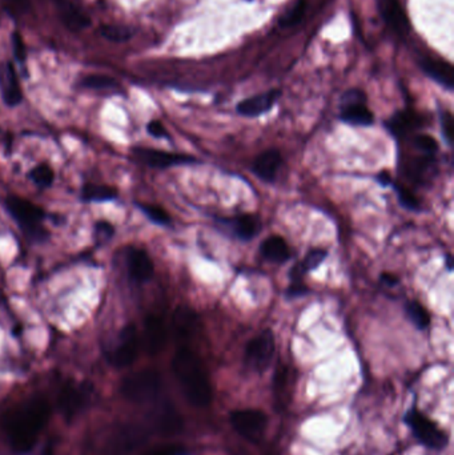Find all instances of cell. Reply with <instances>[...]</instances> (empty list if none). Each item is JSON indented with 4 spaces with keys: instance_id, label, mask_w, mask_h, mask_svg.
Masks as SVG:
<instances>
[{
    "instance_id": "obj_24",
    "label": "cell",
    "mask_w": 454,
    "mask_h": 455,
    "mask_svg": "<svg viewBox=\"0 0 454 455\" xmlns=\"http://www.w3.org/2000/svg\"><path fill=\"white\" fill-rule=\"evenodd\" d=\"M100 33L107 40L115 43H124L132 38V30L130 27L121 24H106L100 27Z\"/></svg>"
},
{
    "instance_id": "obj_35",
    "label": "cell",
    "mask_w": 454,
    "mask_h": 455,
    "mask_svg": "<svg viewBox=\"0 0 454 455\" xmlns=\"http://www.w3.org/2000/svg\"><path fill=\"white\" fill-rule=\"evenodd\" d=\"M12 40V50H13V55L16 57V60H19L21 63L26 62L27 57V52H26V45L23 42V38L19 33H13L11 36Z\"/></svg>"
},
{
    "instance_id": "obj_36",
    "label": "cell",
    "mask_w": 454,
    "mask_h": 455,
    "mask_svg": "<svg viewBox=\"0 0 454 455\" xmlns=\"http://www.w3.org/2000/svg\"><path fill=\"white\" fill-rule=\"evenodd\" d=\"M147 130H148L150 135H152V136L156 137V139H167V137H170V135H168V132L165 130V127L162 125L159 120H152V121H150L148 125H147Z\"/></svg>"
},
{
    "instance_id": "obj_31",
    "label": "cell",
    "mask_w": 454,
    "mask_h": 455,
    "mask_svg": "<svg viewBox=\"0 0 454 455\" xmlns=\"http://www.w3.org/2000/svg\"><path fill=\"white\" fill-rule=\"evenodd\" d=\"M304 12H305V3L303 0H299L296 3V6H293L292 9L280 19V26L282 27H292L294 24H297L303 19Z\"/></svg>"
},
{
    "instance_id": "obj_33",
    "label": "cell",
    "mask_w": 454,
    "mask_h": 455,
    "mask_svg": "<svg viewBox=\"0 0 454 455\" xmlns=\"http://www.w3.org/2000/svg\"><path fill=\"white\" fill-rule=\"evenodd\" d=\"M414 145L419 151L425 155H434L438 151V144L436 139H433L429 135H419L414 137Z\"/></svg>"
},
{
    "instance_id": "obj_12",
    "label": "cell",
    "mask_w": 454,
    "mask_h": 455,
    "mask_svg": "<svg viewBox=\"0 0 454 455\" xmlns=\"http://www.w3.org/2000/svg\"><path fill=\"white\" fill-rule=\"evenodd\" d=\"M0 92L9 107H16L23 100V92L15 68L10 62L0 65Z\"/></svg>"
},
{
    "instance_id": "obj_3",
    "label": "cell",
    "mask_w": 454,
    "mask_h": 455,
    "mask_svg": "<svg viewBox=\"0 0 454 455\" xmlns=\"http://www.w3.org/2000/svg\"><path fill=\"white\" fill-rule=\"evenodd\" d=\"M160 374L155 370H143L128 376L121 383V394L132 402H148L157 398L162 391Z\"/></svg>"
},
{
    "instance_id": "obj_39",
    "label": "cell",
    "mask_w": 454,
    "mask_h": 455,
    "mask_svg": "<svg viewBox=\"0 0 454 455\" xmlns=\"http://www.w3.org/2000/svg\"><path fill=\"white\" fill-rule=\"evenodd\" d=\"M376 179H377V181H379L380 184L382 185V186H389V185L393 184L390 174H388V172H385V171H384V172H380Z\"/></svg>"
},
{
    "instance_id": "obj_5",
    "label": "cell",
    "mask_w": 454,
    "mask_h": 455,
    "mask_svg": "<svg viewBox=\"0 0 454 455\" xmlns=\"http://www.w3.org/2000/svg\"><path fill=\"white\" fill-rule=\"evenodd\" d=\"M275 336L270 330H264L252 338L245 349V364L255 371H265L275 356Z\"/></svg>"
},
{
    "instance_id": "obj_30",
    "label": "cell",
    "mask_w": 454,
    "mask_h": 455,
    "mask_svg": "<svg viewBox=\"0 0 454 455\" xmlns=\"http://www.w3.org/2000/svg\"><path fill=\"white\" fill-rule=\"evenodd\" d=\"M394 191L397 193V198L400 201L401 206H404L405 209L409 210H419L420 209V201L416 196L411 193L408 188L402 186V185L394 184Z\"/></svg>"
},
{
    "instance_id": "obj_42",
    "label": "cell",
    "mask_w": 454,
    "mask_h": 455,
    "mask_svg": "<svg viewBox=\"0 0 454 455\" xmlns=\"http://www.w3.org/2000/svg\"><path fill=\"white\" fill-rule=\"evenodd\" d=\"M446 269L449 271L453 269V260L450 256H446Z\"/></svg>"
},
{
    "instance_id": "obj_37",
    "label": "cell",
    "mask_w": 454,
    "mask_h": 455,
    "mask_svg": "<svg viewBox=\"0 0 454 455\" xmlns=\"http://www.w3.org/2000/svg\"><path fill=\"white\" fill-rule=\"evenodd\" d=\"M309 293V289L306 288V285H304L303 281H292L291 286L287 289V298H297V297H301V296H305Z\"/></svg>"
},
{
    "instance_id": "obj_10",
    "label": "cell",
    "mask_w": 454,
    "mask_h": 455,
    "mask_svg": "<svg viewBox=\"0 0 454 455\" xmlns=\"http://www.w3.org/2000/svg\"><path fill=\"white\" fill-rule=\"evenodd\" d=\"M282 96L280 89H270L265 94H260L256 96L245 99L240 101L236 107L238 115L245 118H258L260 115H264L273 108V106L277 103V100Z\"/></svg>"
},
{
    "instance_id": "obj_11",
    "label": "cell",
    "mask_w": 454,
    "mask_h": 455,
    "mask_svg": "<svg viewBox=\"0 0 454 455\" xmlns=\"http://www.w3.org/2000/svg\"><path fill=\"white\" fill-rule=\"evenodd\" d=\"M127 269L131 279L139 283L150 281L155 273L153 261L150 254L145 250L135 247L127 250Z\"/></svg>"
},
{
    "instance_id": "obj_14",
    "label": "cell",
    "mask_w": 454,
    "mask_h": 455,
    "mask_svg": "<svg viewBox=\"0 0 454 455\" xmlns=\"http://www.w3.org/2000/svg\"><path fill=\"white\" fill-rule=\"evenodd\" d=\"M144 341L147 352L151 356H156L165 347L167 330L162 318L157 315H148L144 321Z\"/></svg>"
},
{
    "instance_id": "obj_20",
    "label": "cell",
    "mask_w": 454,
    "mask_h": 455,
    "mask_svg": "<svg viewBox=\"0 0 454 455\" xmlns=\"http://www.w3.org/2000/svg\"><path fill=\"white\" fill-rule=\"evenodd\" d=\"M59 10H60V18L65 23V27L70 28L71 31H80L91 24V21L86 13H83L67 0L59 1Z\"/></svg>"
},
{
    "instance_id": "obj_27",
    "label": "cell",
    "mask_w": 454,
    "mask_h": 455,
    "mask_svg": "<svg viewBox=\"0 0 454 455\" xmlns=\"http://www.w3.org/2000/svg\"><path fill=\"white\" fill-rule=\"evenodd\" d=\"M328 256V252L325 249H312L305 257L301 262H299V268L300 271H303L304 276L309 271L317 269Z\"/></svg>"
},
{
    "instance_id": "obj_34",
    "label": "cell",
    "mask_w": 454,
    "mask_h": 455,
    "mask_svg": "<svg viewBox=\"0 0 454 455\" xmlns=\"http://www.w3.org/2000/svg\"><path fill=\"white\" fill-rule=\"evenodd\" d=\"M145 455H187V450L180 444H162L152 449Z\"/></svg>"
},
{
    "instance_id": "obj_7",
    "label": "cell",
    "mask_w": 454,
    "mask_h": 455,
    "mask_svg": "<svg viewBox=\"0 0 454 455\" xmlns=\"http://www.w3.org/2000/svg\"><path fill=\"white\" fill-rule=\"evenodd\" d=\"M231 423L241 437L250 442H259L267 430L268 418L258 409H243L231 414Z\"/></svg>"
},
{
    "instance_id": "obj_32",
    "label": "cell",
    "mask_w": 454,
    "mask_h": 455,
    "mask_svg": "<svg viewBox=\"0 0 454 455\" xmlns=\"http://www.w3.org/2000/svg\"><path fill=\"white\" fill-rule=\"evenodd\" d=\"M440 124L443 130V137L448 145H453L454 141V119L453 115L448 111H441L440 113Z\"/></svg>"
},
{
    "instance_id": "obj_29",
    "label": "cell",
    "mask_w": 454,
    "mask_h": 455,
    "mask_svg": "<svg viewBox=\"0 0 454 455\" xmlns=\"http://www.w3.org/2000/svg\"><path fill=\"white\" fill-rule=\"evenodd\" d=\"M83 86L91 89H109L118 86V82L107 75H89L83 79Z\"/></svg>"
},
{
    "instance_id": "obj_25",
    "label": "cell",
    "mask_w": 454,
    "mask_h": 455,
    "mask_svg": "<svg viewBox=\"0 0 454 455\" xmlns=\"http://www.w3.org/2000/svg\"><path fill=\"white\" fill-rule=\"evenodd\" d=\"M175 326L179 329L180 333H189L192 327H195L197 315L194 310L187 306H180L175 312Z\"/></svg>"
},
{
    "instance_id": "obj_6",
    "label": "cell",
    "mask_w": 454,
    "mask_h": 455,
    "mask_svg": "<svg viewBox=\"0 0 454 455\" xmlns=\"http://www.w3.org/2000/svg\"><path fill=\"white\" fill-rule=\"evenodd\" d=\"M405 421L409 425L411 432L417 437V439L425 446L434 449V450H440V449L445 447L446 441H448L446 435L425 414H422L421 412H419L416 409H411L406 414Z\"/></svg>"
},
{
    "instance_id": "obj_22",
    "label": "cell",
    "mask_w": 454,
    "mask_h": 455,
    "mask_svg": "<svg viewBox=\"0 0 454 455\" xmlns=\"http://www.w3.org/2000/svg\"><path fill=\"white\" fill-rule=\"evenodd\" d=\"M82 196L87 201H111L118 197V189L111 185L87 184Z\"/></svg>"
},
{
    "instance_id": "obj_9",
    "label": "cell",
    "mask_w": 454,
    "mask_h": 455,
    "mask_svg": "<svg viewBox=\"0 0 454 455\" xmlns=\"http://www.w3.org/2000/svg\"><path fill=\"white\" fill-rule=\"evenodd\" d=\"M132 155L140 162L152 168L157 169H165L172 167H180V165H188V164L196 163L195 157L183 155V153H172V152L160 151L153 148H144V147H136L132 148Z\"/></svg>"
},
{
    "instance_id": "obj_17",
    "label": "cell",
    "mask_w": 454,
    "mask_h": 455,
    "mask_svg": "<svg viewBox=\"0 0 454 455\" xmlns=\"http://www.w3.org/2000/svg\"><path fill=\"white\" fill-rule=\"evenodd\" d=\"M88 401V391L80 386H67L60 393L59 405L67 417H72L80 412Z\"/></svg>"
},
{
    "instance_id": "obj_19",
    "label": "cell",
    "mask_w": 454,
    "mask_h": 455,
    "mask_svg": "<svg viewBox=\"0 0 454 455\" xmlns=\"http://www.w3.org/2000/svg\"><path fill=\"white\" fill-rule=\"evenodd\" d=\"M340 119L350 125L369 127L373 124L375 116L365 103H350L341 106Z\"/></svg>"
},
{
    "instance_id": "obj_18",
    "label": "cell",
    "mask_w": 454,
    "mask_h": 455,
    "mask_svg": "<svg viewBox=\"0 0 454 455\" xmlns=\"http://www.w3.org/2000/svg\"><path fill=\"white\" fill-rule=\"evenodd\" d=\"M260 253L265 260L284 264L291 259V249L282 236H270L260 245Z\"/></svg>"
},
{
    "instance_id": "obj_4",
    "label": "cell",
    "mask_w": 454,
    "mask_h": 455,
    "mask_svg": "<svg viewBox=\"0 0 454 455\" xmlns=\"http://www.w3.org/2000/svg\"><path fill=\"white\" fill-rule=\"evenodd\" d=\"M4 206L26 233H31L35 236L39 230H42L45 212L40 206L19 196H9L4 200Z\"/></svg>"
},
{
    "instance_id": "obj_13",
    "label": "cell",
    "mask_w": 454,
    "mask_h": 455,
    "mask_svg": "<svg viewBox=\"0 0 454 455\" xmlns=\"http://www.w3.org/2000/svg\"><path fill=\"white\" fill-rule=\"evenodd\" d=\"M282 153L277 150L261 152L252 164V172L265 183H273L282 168Z\"/></svg>"
},
{
    "instance_id": "obj_23",
    "label": "cell",
    "mask_w": 454,
    "mask_h": 455,
    "mask_svg": "<svg viewBox=\"0 0 454 455\" xmlns=\"http://www.w3.org/2000/svg\"><path fill=\"white\" fill-rule=\"evenodd\" d=\"M405 312L409 317L411 324L420 330L426 329L431 324V315L428 313V310L417 301H408L405 305Z\"/></svg>"
},
{
    "instance_id": "obj_15",
    "label": "cell",
    "mask_w": 454,
    "mask_h": 455,
    "mask_svg": "<svg viewBox=\"0 0 454 455\" xmlns=\"http://www.w3.org/2000/svg\"><path fill=\"white\" fill-rule=\"evenodd\" d=\"M223 223L229 228V230L235 237L243 241H249L256 237L261 229V221L259 217L253 215H240L233 218L224 220Z\"/></svg>"
},
{
    "instance_id": "obj_40",
    "label": "cell",
    "mask_w": 454,
    "mask_h": 455,
    "mask_svg": "<svg viewBox=\"0 0 454 455\" xmlns=\"http://www.w3.org/2000/svg\"><path fill=\"white\" fill-rule=\"evenodd\" d=\"M381 281L387 283V285L393 286V285H396V283L399 282V280H397V277H394V276L390 274V273H382V274H381Z\"/></svg>"
},
{
    "instance_id": "obj_38",
    "label": "cell",
    "mask_w": 454,
    "mask_h": 455,
    "mask_svg": "<svg viewBox=\"0 0 454 455\" xmlns=\"http://www.w3.org/2000/svg\"><path fill=\"white\" fill-rule=\"evenodd\" d=\"M96 229L100 233L103 232L104 236H107V237H109L114 233V227L107 221H99L98 224H96Z\"/></svg>"
},
{
    "instance_id": "obj_28",
    "label": "cell",
    "mask_w": 454,
    "mask_h": 455,
    "mask_svg": "<svg viewBox=\"0 0 454 455\" xmlns=\"http://www.w3.org/2000/svg\"><path fill=\"white\" fill-rule=\"evenodd\" d=\"M30 177L35 184L39 185L42 188H47V186H51L54 183L55 174L50 165L40 164V165L35 167L30 172Z\"/></svg>"
},
{
    "instance_id": "obj_1",
    "label": "cell",
    "mask_w": 454,
    "mask_h": 455,
    "mask_svg": "<svg viewBox=\"0 0 454 455\" xmlns=\"http://www.w3.org/2000/svg\"><path fill=\"white\" fill-rule=\"evenodd\" d=\"M173 374L188 401L196 408H206L212 401V389L206 368L195 353L182 347L172 359Z\"/></svg>"
},
{
    "instance_id": "obj_16",
    "label": "cell",
    "mask_w": 454,
    "mask_h": 455,
    "mask_svg": "<svg viewBox=\"0 0 454 455\" xmlns=\"http://www.w3.org/2000/svg\"><path fill=\"white\" fill-rule=\"evenodd\" d=\"M422 71L441 84L443 87L452 91L454 87V71L452 65L445 63L443 60H436V59H422L421 60Z\"/></svg>"
},
{
    "instance_id": "obj_26",
    "label": "cell",
    "mask_w": 454,
    "mask_h": 455,
    "mask_svg": "<svg viewBox=\"0 0 454 455\" xmlns=\"http://www.w3.org/2000/svg\"><path fill=\"white\" fill-rule=\"evenodd\" d=\"M138 206L141 212L151 220L152 223L162 225V227H167L171 224V216L162 206H153V204H138Z\"/></svg>"
},
{
    "instance_id": "obj_8",
    "label": "cell",
    "mask_w": 454,
    "mask_h": 455,
    "mask_svg": "<svg viewBox=\"0 0 454 455\" xmlns=\"http://www.w3.org/2000/svg\"><path fill=\"white\" fill-rule=\"evenodd\" d=\"M139 354V337L136 327L130 324L121 329L118 345L109 356V362L118 369L128 368Z\"/></svg>"
},
{
    "instance_id": "obj_41",
    "label": "cell",
    "mask_w": 454,
    "mask_h": 455,
    "mask_svg": "<svg viewBox=\"0 0 454 455\" xmlns=\"http://www.w3.org/2000/svg\"><path fill=\"white\" fill-rule=\"evenodd\" d=\"M11 1L16 7H19L21 10H24V11H27L31 7L30 0H11Z\"/></svg>"
},
{
    "instance_id": "obj_21",
    "label": "cell",
    "mask_w": 454,
    "mask_h": 455,
    "mask_svg": "<svg viewBox=\"0 0 454 455\" xmlns=\"http://www.w3.org/2000/svg\"><path fill=\"white\" fill-rule=\"evenodd\" d=\"M385 125H387V128L393 136L404 137L406 133H409L411 130H414L419 125V123L411 115L399 112L393 118L387 120Z\"/></svg>"
},
{
    "instance_id": "obj_2",
    "label": "cell",
    "mask_w": 454,
    "mask_h": 455,
    "mask_svg": "<svg viewBox=\"0 0 454 455\" xmlns=\"http://www.w3.org/2000/svg\"><path fill=\"white\" fill-rule=\"evenodd\" d=\"M50 409L43 398H35L12 412L7 421L10 442L18 453L28 451L48 420Z\"/></svg>"
}]
</instances>
